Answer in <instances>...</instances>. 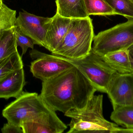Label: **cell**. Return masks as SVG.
<instances>
[{"label": "cell", "instance_id": "obj_1", "mask_svg": "<svg viewBox=\"0 0 133 133\" xmlns=\"http://www.w3.org/2000/svg\"><path fill=\"white\" fill-rule=\"evenodd\" d=\"M97 91L87 77L75 66L43 81L39 94L53 111L65 114L83 108Z\"/></svg>", "mask_w": 133, "mask_h": 133}, {"label": "cell", "instance_id": "obj_2", "mask_svg": "<svg viewBox=\"0 0 133 133\" xmlns=\"http://www.w3.org/2000/svg\"><path fill=\"white\" fill-rule=\"evenodd\" d=\"M103 95H94L83 108L70 110L65 116L71 118L67 133H121L122 128L105 119Z\"/></svg>", "mask_w": 133, "mask_h": 133}, {"label": "cell", "instance_id": "obj_3", "mask_svg": "<svg viewBox=\"0 0 133 133\" xmlns=\"http://www.w3.org/2000/svg\"><path fill=\"white\" fill-rule=\"evenodd\" d=\"M94 36L92 20L89 16L71 19L66 34L52 54L72 59L82 58L92 50Z\"/></svg>", "mask_w": 133, "mask_h": 133}, {"label": "cell", "instance_id": "obj_4", "mask_svg": "<svg viewBox=\"0 0 133 133\" xmlns=\"http://www.w3.org/2000/svg\"><path fill=\"white\" fill-rule=\"evenodd\" d=\"M52 111L37 93L23 91L3 109L2 115L8 122L21 127L23 123L32 121Z\"/></svg>", "mask_w": 133, "mask_h": 133}, {"label": "cell", "instance_id": "obj_5", "mask_svg": "<svg viewBox=\"0 0 133 133\" xmlns=\"http://www.w3.org/2000/svg\"><path fill=\"white\" fill-rule=\"evenodd\" d=\"M58 55L79 70L97 89L106 93L107 87L113 76L117 72L105 61L104 56L97 54L93 49L85 57L72 59Z\"/></svg>", "mask_w": 133, "mask_h": 133}, {"label": "cell", "instance_id": "obj_6", "mask_svg": "<svg viewBox=\"0 0 133 133\" xmlns=\"http://www.w3.org/2000/svg\"><path fill=\"white\" fill-rule=\"evenodd\" d=\"M93 50L104 56L133 45V19L101 31L94 37Z\"/></svg>", "mask_w": 133, "mask_h": 133}, {"label": "cell", "instance_id": "obj_7", "mask_svg": "<svg viewBox=\"0 0 133 133\" xmlns=\"http://www.w3.org/2000/svg\"><path fill=\"white\" fill-rule=\"evenodd\" d=\"M32 59L30 70L34 77L42 81L51 79L73 66L57 55H50L33 49L30 52Z\"/></svg>", "mask_w": 133, "mask_h": 133}, {"label": "cell", "instance_id": "obj_8", "mask_svg": "<svg viewBox=\"0 0 133 133\" xmlns=\"http://www.w3.org/2000/svg\"><path fill=\"white\" fill-rule=\"evenodd\" d=\"M113 108L133 105V73L116 72L110 80L107 89Z\"/></svg>", "mask_w": 133, "mask_h": 133}, {"label": "cell", "instance_id": "obj_9", "mask_svg": "<svg viewBox=\"0 0 133 133\" xmlns=\"http://www.w3.org/2000/svg\"><path fill=\"white\" fill-rule=\"evenodd\" d=\"M51 18L37 16L23 10L16 18V26L34 44L46 48V36L48 23Z\"/></svg>", "mask_w": 133, "mask_h": 133}, {"label": "cell", "instance_id": "obj_10", "mask_svg": "<svg viewBox=\"0 0 133 133\" xmlns=\"http://www.w3.org/2000/svg\"><path fill=\"white\" fill-rule=\"evenodd\" d=\"M21 127L23 133H62L67 128L54 111L23 123Z\"/></svg>", "mask_w": 133, "mask_h": 133}, {"label": "cell", "instance_id": "obj_11", "mask_svg": "<svg viewBox=\"0 0 133 133\" xmlns=\"http://www.w3.org/2000/svg\"><path fill=\"white\" fill-rule=\"evenodd\" d=\"M71 20L57 13L51 18L46 32V48L51 53L57 48L66 34Z\"/></svg>", "mask_w": 133, "mask_h": 133}, {"label": "cell", "instance_id": "obj_12", "mask_svg": "<svg viewBox=\"0 0 133 133\" xmlns=\"http://www.w3.org/2000/svg\"><path fill=\"white\" fill-rule=\"evenodd\" d=\"M26 84L23 68L11 73L0 81V98L18 97Z\"/></svg>", "mask_w": 133, "mask_h": 133}, {"label": "cell", "instance_id": "obj_13", "mask_svg": "<svg viewBox=\"0 0 133 133\" xmlns=\"http://www.w3.org/2000/svg\"><path fill=\"white\" fill-rule=\"evenodd\" d=\"M56 13L70 19L84 18L89 17L84 0H56Z\"/></svg>", "mask_w": 133, "mask_h": 133}, {"label": "cell", "instance_id": "obj_14", "mask_svg": "<svg viewBox=\"0 0 133 133\" xmlns=\"http://www.w3.org/2000/svg\"><path fill=\"white\" fill-rule=\"evenodd\" d=\"M104 56L108 64L118 73H133V66L127 49L112 52Z\"/></svg>", "mask_w": 133, "mask_h": 133}, {"label": "cell", "instance_id": "obj_15", "mask_svg": "<svg viewBox=\"0 0 133 133\" xmlns=\"http://www.w3.org/2000/svg\"><path fill=\"white\" fill-rule=\"evenodd\" d=\"M15 27L0 31V60L18 51L15 35Z\"/></svg>", "mask_w": 133, "mask_h": 133}, {"label": "cell", "instance_id": "obj_16", "mask_svg": "<svg viewBox=\"0 0 133 133\" xmlns=\"http://www.w3.org/2000/svg\"><path fill=\"white\" fill-rule=\"evenodd\" d=\"M110 118L118 125L126 129H133V105L116 107Z\"/></svg>", "mask_w": 133, "mask_h": 133}, {"label": "cell", "instance_id": "obj_17", "mask_svg": "<svg viewBox=\"0 0 133 133\" xmlns=\"http://www.w3.org/2000/svg\"><path fill=\"white\" fill-rule=\"evenodd\" d=\"M23 67L22 57L18 51L0 60V81L10 73Z\"/></svg>", "mask_w": 133, "mask_h": 133}, {"label": "cell", "instance_id": "obj_18", "mask_svg": "<svg viewBox=\"0 0 133 133\" xmlns=\"http://www.w3.org/2000/svg\"><path fill=\"white\" fill-rule=\"evenodd\" d=\"M88 15H112L116 12L104 0H84Z\"/></svg>", "mask_w": 133, "mask_h": 133}, {"label": "cell", "instance_id": "obj_19", "mask_svg": "<svg viewBox=\"0 0 133 133\" xmlns=\"http://www.w3.org/2000/svg\"><path fill=\"white\" fill-rule=\"evenodd\" d=\"M116 12L127 18L133 19V1L132 0H104Z\"/></svg>", "mask_w": 133, "mask_h": 133}, {"label": "cell", "instance_id": "obj_20", "mask_svg": "<svg viewBox=\"0 0 133 133\" xmlns=\"http://www.w3.org/2000/svg\"><path fill=\"white\" fill-rule=\"evenodd\" d=\"M16 11L3 3L0 7V31L11 29L16 26Z\"/></svg>", "mask_w": 133, "mask_h": 133}, {"label": "cell", "instance_id": "obj_21", "mask_svg": "<svg viewBox=\"0 0 133 133\" xmlns=\"http://www.w3.org/2000/svg\"><path fill=\"white\" fill-rule=\"evenodd\" d=\"M15 35L17 46H19L22 50V55L25 54L29 48L34 49V43L31 38L25 35L18 27L16 26Z\"/></svg>", "mask_w": 133, "mask_h": 133}, {"label": "cell", "instance_id": "obj_22", "mask_svg": "<svg viewBox=\"0 0 133 133\" xmlns=\"http://www.w3.org/2000/svg\"><path fill=\"white\" fill-rule=\"evenodd\" d=\"M1 130L3 133H23L22 128L8 122L4 124Z\"/></svg>", "mask_w": 133, "mask_h": 133}, {"label": "cell", "instance_id": "obj_23", "mask_svg": "<svg viewBox=\"0 0 133 133\" xmlns=\"http://www.w3.org/2000/svg\"><path fill=\"white\" fill-rule=\"evenodd\" d=\"M127 50L129 52L130 59L133 67V45L130 47Z\"/></svg>", "mask_w": 133, "mask_h": 133}, {"label": "cell", "instance_id": "obj_24", "mask_svg": "<svg viewBox=\"0 0 133 133\" xmlns=\"http://www.w3.org/2000/svg\"><path fill=\"white\" fill-rule=\"evenodd\" d=\"M3 4V1L2 0H0V7L2 5V4Z\"/></svg>", "mask_w": 133, "mask_h": 133}, {"label": "cell", "instance_id": "obj_25", "mask_svg": "<svg viewBox=\"0 0 133 133\" xmlns=\"http://www.w3.org/2000/svg\"><path fill=\"white\" fill-rule=\"evenodd\" d=\"M132 1H133V0H132Z\"/></svg>", "mask_w": 133, "mask_h": 133}]
</instances>
